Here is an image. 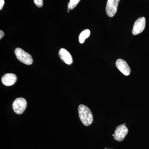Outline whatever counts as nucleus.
Listing matches in <instances>:
<instances>
[{
	"instance_id": "obj_11",
	"label": "nucleus",
	"mask_w": 149,
	"mask_h": 149,
	"mask_svg": "<svg viewBox=\"0 0 149 149\" xmlns=\"http://www.w3.org/2000/svg\"><path fill=\"white\" fill-rule=\"evenodd\" d=\"M80 1V0H70L68 4V9L71 10L74 9L77 6Z\"/></svg>"
},
{
	"instance_id": "obj_5",
	"label": "nucleus",
	"mask_w": 149,
	"mask_h": 149,
	"mask_svg": "<svg viewBox=\"0 0 149 149\" xmlns=\"http://www.w3.org/2000/svg\"><path fill=\"white\" fill-rule=\"evenodd\" d=\"M119 1L120 0H108L106 10L109 17H113L116 14Z\"/></svg>"
},
{
	"instance_id": "obj_4",
	"label": "nucleus",
	"mask_w": 149,
	"mask_h": 149,
	"mask_svg": "<svg viewBox=\"0 0 149 149\" xmlns=\"http://www.w3.org/2000/svg\"><path fill=\"white\" fill-rule=\"evenodd\" d=\"M128 132V129L124 124H121L118 126L115 130L114 134L112 136L115 140L118 141H123Z\"/></svg>"
},
{
	"instance_id": "obj_6",
	"label": "nucleus",
	"mask_w": 149,
	"mask_h": 149,
	"mask_svg": "<svg viewBox=\"0 0 149 149\" xmlns=\"http://www.w3.org/2000/svg\"><path fill=\"white\" fill-rule=\"evenodd\" d=\"M146 19L145 17H140L135 22L132 30L134 35H139L143 31L146 27Z\"/></svg>"
},
{
	"instance_id": "obj_10",
	"label": "nucleus",
	"mask_w": 149,
	"mask_h": 149,
	"mask_svg": "<svg viewBox=\"0 0 149 149\" xmlns=\"http://www.w3.org/2000/svg\"><path fill=\"white\" fill-rule=\"evenodd\" d=\"M91 35V32L88 29H85L80 33L79 37V41L80 44H83L85 40L89 37Z\"/></svg>"
},
{
	"instance_id": "obj_2",
	"label": "nucleus",
	"mask_w": 149,
	"mask_h": 149,
	"mask_svg": "<svg viewBox=\"0 0 149 149\" xmlns=\"http://www.w3.org/2000/svg\"><path fill=\"white\" fill-rule=\"evenodd\" d=\"M15 53L17 59L24 64L30 65L33 63L32 56L22 49L16 48L15 50Z\"/></svg>"
},
{
	"instance_id": "obj_3",
	"label": "nucleus",
	"mask_w": 149,
	"mask_h": 149,
	"mask_svg": "<svg viewBox=\"0 0 149 149\" xmlns=\"http://www.w3.org/2000/svg\"><path fill=\"white\" fill-rule=\"evenodd\" d=\"M27 106V102L25 99L22 97L18 98L13 102V109L17 114H21L24 112Z\"/></svg>"
},
{
	"instance_id": "obj_8",
	"label": "nucleus",
	"mask_w": 149,
	"mask_h": 149,
	"mask_svg": "<svg viewBox=\"0 0 149 149\" xmlns=\"http://www.w3.org/2000/svg\"><path fill=\"white\" fill-rule=\"evenodd\" d=\"M17 77L15 74L13 73H7L4 75L1 78L2 83L4 85L10 86L16 83Z\"/></svg>"
},
{
	"instance_id": "obj_14",
	"label": "nucleus",
	"mask_w": 149,
	"mask_h": 149,
	"mask_svg": "<svg viewBox=\"0 0 149 149\" xmlns=\"http://www.w3.org/2000/svg\"><path fill=\"white\" fill-rule=\"evenodd\" d=\"M4 35V33L2 30L0 31V39H1Z\"/></svg>"
},
{
	"instance_id": "obj_1",
	"label": "nucleus",
	"mask_w": 149,
	"mask_h": 149,
	"mask_svg": "<svg viewBox=\"0 0 149 149\" xmlns=\"http://www.w3.org/2000/svg\"><path fill=\"white\" fill-rule=\"evenodd\" d=\"M79 117L82 123L85 126H89L93 123V114L89 108L84 105L81 104L78 107Z\"/></svg>"
},
{
	"instance_id": "obj_12",
	"label": "nucleus",
	"mask_w": 149,
	"mask_h": 149,
	"mask_svg": "<svg viewBox=\"0 0 149 149\" xmlns=\"http://www.w3.org/2000/svg\"><path fill=\"white\" fill-rule=\"evenodd\" d=\"M34 3L35 5L38 7H42L43 6V0H34Z\"/></svg>"
},
{
	"instance_id": "obj_7",
	"label": "nucleus",
	"mask_w": 149,
	"mask_h": 149,
	"mask_svg": "<svg viewBox=\"0 0 149 149\" xmlns=\"http://www.w3.org/2000/svg\"><path fill=\"white\" fill-rule=\"evenodd\" d=\"M116 65L118 69L124 75L128 76L130 74V68L125 61L122 59H118L116 63Z\"/></svg>"
},
{
	"instance_id": "obj_13",
	"label": "nucleus",
	"mask_w": 149,
	"mask_h": 149,
	"mask_svg": "<svg viewBox=\"0 0 149 149\" xmlns=\"http://www.w3.org/2000/svg\"><path fill=\"white\" fill-rule=\"evenodd\" d=\"M5 4L4 0H0V10L2 9Z\"/></svg>"
},
{
	"instance_id": "obj_9",
	"label": "nucleus",
	"mask_w": 149,
	"mask_h": 149,
	"mask_svg": "<svg viewBox=\"0 0 149 149\" xmlns=\"http://www.w3.org/2000/svg\"><path fill=\"white\" fill-rule=\"evenodd\" d=\"M59 56L62 61L68 65H71L73 62L72 56L65 49H61L59 52Z\"/></svg>"
}]
</instances>
